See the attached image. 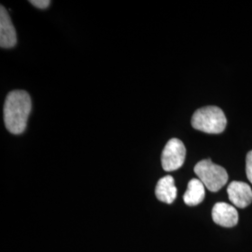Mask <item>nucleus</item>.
Masks as SVG:
<instances>
[{"instance_id": "obj_1", "label": "nucleus", "mask_w": 252, "mask_h": 252, "mask_svg": "<svg viewBox=\"0 0 252 252\" xmlns=\"http://www.w3.org/2000/svg\"><path fill=\"white\" fill-rule=\"evenodd\" d=\"M32 102L26 91L10 92L4 105V122L9 133L22 134L27 128Z\"/></svg>"}, {"instance_id": "obj_2", "label": "nucleus", "mask_w": 252, "mask_h": 252, "mask_svg": "<svg viewBox=\"0 0 252 252\" xmlns=\"http://www.w3.org/2000/svg\"><path fill=\"white\" fill-rule=\"evenodd\" d=\"M191 126L204 133L220 134L225 130L227 119L218 107L210 106L197 109L191 118Z\"/></svg>"}, {"instance_id": "obj_3", "label": "nucleus", "mask_w": 252, "mask_h": 252, "mask_svg": "<svg viewBox=\"0 0 252 252\" xmlns=\"http://www.w3.org/2000/svg\"><path fill=\"white\" fill-rule=\"evenodd\" d=\"M194 173L198 180L210 191L216 192L221 189L228 181V173L225 169L211 162L210 160H203L194 166Z\"/></svg>"}, {"instance_id": "obj_4", "label": "nucleus", "mask_w": 252, "mask_h": 252, "mask_svg": "<svg viewBox=\"0 0 252 252\" xmlns=\"http://www.w3.org/2000/svg\"><path fill=\"white\" fill-rule=\"evenodd\" d=\"M186 157V149L183 142L178 138L170 139L162 153V166L164 171L171 172L180 168Z\"/></svg>"}, {"instance_id": "obj_5", "label": "nucleus", "mask_w": 252, "mask_h": 252, "mask_svg": "<svg viewBox=\"0 0 252 252\" xmlns=\"http://www.w3.org/2000/svg\"><path fill=\"white\" fill-rule=\"evenodd\" d=\"M227 193L230 201L239 208L250 206L252 202V189L251 186L241 181H233L229 184Z\"/></svg>"}, {"instance_id": "obj_6", "label": "nucleus", "mask_w": 252, "mask_h": 252, "mask_svg": "<svg viewBox=\"0 0 252 252\" xmlns=\"http://www.w3.org/2000/svg\"><path fill=\"white\" fill-rule=\"evenodd\" d=\"M212 219L218 225L231 228L238 222V212L229 204L217 203L212 208Z\"/></svg>"}, {"instance_id": "obj_7", "label": "nucleus", "mask_w": 252, "mask_h": 252, "mask_svg": "<svg viewBox=\"0 0 252 252\" xmlns=\"http://www.w3.org/2000/svg\"><path fill=\"white\" fill-rule=\"evenodd\" d=\"M17 36L7 9L0 7V46L1 48H12L16 45Z\"/></svg>"}, {"instance_id": "obj_8", "label": "nucleus", "mask_w": 252, "mask_h": 252, "mask_svg": "<svg viewBox=\"0 0 252 252\" xmlns=\"http://www.w3.org/2000/svg\"><path fill=\"white\" fill-rule=\"evenodd\" d=\"M178 194L175 180L171 176H165L158 181L155 188V195L159 201L165 204H172Z\"/></svg>"}, {"instance_id": "obj_9", "label": "nucleus", "mask_w": 252, "mask_h": 252, "mask_svg": "<svg viewBox=\"0 0 252 252\" xmlns=\"http://www.w3.org/2000/svg\"><path fill=\"white\" fill-rule=\"evenodd\" d=\"M205 188V185L198 179L189 180L188 188L183 196L184 203L190 207L197 206L202 203L206 195Z\"/></svg>"}, {"instance_id": "obj_10", "label": "nucleus", "mask_w": 252, "mask_h": 252, "mask_svg": "<svg viewBox=\"0 0 252 252\" xmlns=\"http://www.w3.org/2000/svg\"><path fill=\"white\" fill-rule=\"evenodd\" d=\"M246 172L247 177L252 184V151L248 153L247 159H246Z\"/></svg>"}, {"instance_id": "obj_11", "label": "nucleus", "mask_w": 252, "mask_h": 252, "mask_svg": "<svg viewBox=\"0 0 252 252\" xmlns=\"http://www.w3.org/2000/svg\"><path fill=\"white\" fill-rule=\"evenodd\" d=\"M33 6H35L38 9H46L50 6L51 1L50 0H31L29 1Z\"/></svg>"}]
</instances>
